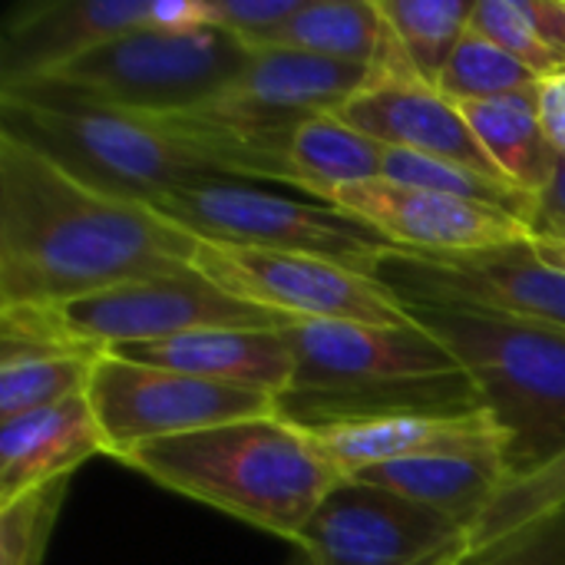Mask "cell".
Wrapping results in <instances>:
<instances>
[{"label": "cell", "instance_id": "6da1fadb", "mask_svg": "<svg viewBox=\"0 0 565 565\" xmlns=\"http://www.w3.org/2000/svg\"><path fill=\"white\" fill-rule=\"evenodd\" d=\"M195 235L146 202L83 185L0 132V308L66 305L192 271Z\"/></svg>", "mask_w": 565, "mask_h": 565}, {"label": "cell", "instance_id": "7a4b0ae2", "mask_svg": "<svg viewBox=\"0 0 565 565\" xmlns=\"http://www.w3.org/2000/svg\"><path fill=\"white\" fill-rule=\"evenodd\" d=\"M119 463L288 543L298 540L324 497L348 480L281 414L139 444Z\"/></svg>", "mask_w": 565, "mask_h": 565}, {"label": "cell", "instance_id": "3957f363", "mask_svg": "<svg viewBox=\"0 0 565 565\" xmlns=\"http://www.w3.org/2000/svg\"><path fill=\"white\" fill-rule=\"evenodd\" d=\"M463 367L507 434V483L565 450V331L487 311L404 305Z\"/></svg>", "mask_w": 565, "mask_h": 565}, {"label": "cell", "instance_id": "277c9868", "mask_svg": "<svg viewBox=\"0 0 565 565\" xmlns=\"http://www.w3.org/2000/svg\"><path fill=\"white\" fill-rule=\"evenodd\" d=\"M0 132L106 195L152 202L172 189L225 179L166 116L0 96Z\"/></svg>", "mask_w": 565, "mask_h": 565}, {"label": "cell", "instance_id": "5b68a950", "mask_svg": "<svg viewBox=\"0 0 565 565\" xmlns=\"http://www.w3.org/2000/svg\"><path fill=\"white\" fill-rule=\"evenodd\" d=\"M252 50L215 26L132 30L63 70L3 89L30 103L106 106L142 116H182L222 96L248 66Z\"/></svg>", "mask_w": 565, "mask_h": 565}, {"label": "cell", "instance_id": "8992f818", "mask_svg": "<svg viewBox=\"0 0 565 565\" xmlns=\"http://www.w3.org/2000/svg\"><path fill=\"white\" fill-rule=\"evenodd\" d=\"M288 321L232 298L195 268L116 285L50 308H0V338H33L106 354L222 328H285Z\"/></svg>", "mask_w": 565, "mask_h": 565}, {"label": "cell", "instance_id": "52a82bcc", "mask_svg": "<svg viewBox=\"0 0 565 565\" xmlns=\"http://www.w3.org/2000/svg\"><path fill=\"white\" fill-rule=\"evenodd\" d=\"M149 205L182 232L205 242L318 255L364 275L387 248H394L374 228L341 209L301 202L232 179L172 189Z\"/></svg>", "mask_w": 565, "mask_h": 565}, {"label": "cell", "instance_id": "ba28073f", "mask_svg": "<svg viewBox=\"0 0 565 565\" xmlns=\"http://www.w3.org/2000/svg\"><path fill=\"white\" fill-rule=\"evenodd\" d=\"M404 305H444L565 331V271L530 242L477 252L387 248L367 271Z\"/></svg>", "mask_w": 565, "mask_h": 565}, {"label": "cell", "instance_id": "9c48e42d", "mask_svg": "<svg viewBox=\"0 0 565 565\" xmlns=\"http://www.w3.org/2000/svg\"><path fill=\"white\" fill-rule=\"evenodd\" d=\"M192 268L232 298L265 308L285 321L411 324V315L394 291L331 258L195 238Z\"/></svg>", "mask_w": 565, "mask_h": 565}, {"label": "cell", "instance_id": "30bf717a", "mask_svg": "<svg viewBox=\"0 0 565 565\" xmlns=\"http://www.w3.org/2000/svg\"><path fill=\"white\" fill-rule=\"evenodd\" d=\"M86 397L106 437V457L113 460L139 444L278 414V397L271 394L146 367L113 354L99 358Z\"/></svg>", "mask_w": 565, "mask_h": 565}, {"label": "cell", "instance_id": "8fae6325", "mask_svg": "<svg viewBox=\"0 0 565 565\" xmlns=\"http://www.w3.org/2000/svg\"><path fill=\"white\" fill-rule=\"evenodd\" d=\"M467 530L401 493L341 480L295 546L308 565H454Z\"/></svg>", "mask_w": 565, "mask_h": 565}, {"label": "cell", "instance_id": "7c38bea8", "mask_svg": "<svg viewBox=\"0 0 565 565\" xmlns=\"http://www.w3.org/2000/svg\"><path fill=\"white\" fill-rule=\"evenodd\" d=\"M281 334L295 354V384L288 394L377 391L463 374L454 354L414 321L397 328L358 321H288Z\"/></svg>", "mask_w": 565, "mask_h": 565}, {"label": "cell", "instance_id": "4fadbf2b", "mask_svg": "<svg viewBox=\"0 0 565 565\" xmlns=\"http://www.w3.org/2000/svg\"><path fill=\"white\" fill-rule=\"evenodd\" d=\"M318 202L354 215L387 245L407 252H477L533 238L530 225L507 209L430 189H411L387 179L338 185Z\"/></svg>", "mask_w": 565, "mask_h": 565}, {"label": "cell", "instance_id": "5bb4252c", "mask_svg": "<svg viewBox=\"0 0 565 565\" xmlns=\"http://www.w3.org/2000/svg\"><path fill=\"white\" fill-rule=\"evenodd\" d=\"M381 146L437 156L473 172L510 182L480 146L463 109L427 83L411 63L374 70V83L334 113Z\"/></svg>", "mask_w": 565, "mask_h": 565}, {"label": "cell", "instance_id": "9a60e30c", "mask_svg": "<svg viewBox=\"0 0 565 565\" xmlns=\"http://www.w3.org/2000/svg\"><path fill=\"white\" fill-rule=\"evenodd\" d=\"M371 83L374 66L285 46H262L252 50L248 66L222 96L192 113L235 126L298 122L315 113H338Z\"/></svg>", "mask_w": 565, "mask_h": 565}, {"label": "cell", "instance_id": "2e32d148", "mask_svg": "<svg viewBox=\"0 0 565 565\" xmlns=\"http://www.w3.org/2000/svg\"><path fill=\"white\" fill-rule=\"evenodd\" d=\"M152 0H43L17 7L0 33V93L43 79L89 50L149 30Z\"/></svg>", "mask_w": 565, "mask_h": 565}, {"label": "cell", "instance_id": "e0dca14e", "mask_svg": "<svg viewBox=\"0 0 565 565\" xmlns=\"http://www.w3.org/2000/svg\"><path fill=\"white\" fill-rule=\"evenodd\" d=\"M301 430L341 470V477L454 450H503L507 457V434L487 407L463 414H387Z\"/></svg>", "mask_w": 565, "mask_h": 565}, {"label": "cell", "instance_id": "ac0fdd59", "mask_svg": "<svg viewBox=\"0 0 565 565\" xmlns=\"http://www.w3.org/2000/svg\"><path fill=\"white\" fill-rule=\"evenodd\" d=\"M119 361L192 374L202 381L245 387L271 397H285L295 384V354L281 328H222L195 331L152 344H129L106 351Z\"/></svg>", "mask_w": 565, "mask_h": 565}, {"label": "cell", "instance_id": "d6986e66", "mask_svg": "<svg viewBox=\"0 0 565 565\" xmlns=\"http://www.w3.org/2000/svg\"><path fill=\"white\" fill-rule=\"evenodd\" d=\"M109 454L89 397L0 420V510Z\"/></svg>", "mask_w": 565, "mask_h": 565}, {"label": "cell", "instance_id": "ffe728a7", "mask_svg": "<svg viewBox=\"0 0 565 565\" xmlns=\"http://www.w3.org/2000/svg\"><path fill=\"white\" fill-rule=\"evenodd\" d=\"M351 480L401 493L470 530L507 483L503 450H454L371 467Z\"/></svg>", "mask_w": 565, "mask_h": 565}, {"label": "cell", "instance_id": "44dd1931", "mask_svg": "<svg viewBox=\"0 0 565 565\" xmlns=\"http://www.w3.org/2000/svg\"><path fill=\"white\" fill-rule=\"evenodd\" d=\"M262 46L377 66L394 46V30L387 26L377 0H305L298 13L285 20Z\"/></svg>", "mask_w": 565, "mask_h": 565}, {"label": "cell", "instance_id": "7402d4cb", "mask_svg": "<svg viewBox=\"0 0 565 565\" xmlns=\"http://www.w3.org/2000/svg\"><path fill=\"white\" fill-rule=\"evenodd\" d=\"M103 354L33 338H0V420L86 397Z\"/></svg>", "mask_w": 565, "mask_h": 565}, {"label": "cell", "instance_id": "603a6c76", "mask_svg": "<svg viewBox=\"0 0 565 565\" xmlns=\"http://www.w3.org/2000/svg\"><path fill=\"white\" fill-rule=\"evenodd\" d=\"M497 169L530 195H540L556 172V149L540 116V89L460 106Z\"/></svg>", "mask_w": 565, "mask_h": 565}, {"label": "cell", "instance_id": "cb8c5ba5", "mask_svg": "<svg viewBox=\"0 0 565 565\" xmlns=\"http://www.w3.org/2000/svg\"><path fill=\"white\" fill-rule=\"evenodd\" d=\"M288 162L291 185L318 202L328 189L381 179L384 146L358 132L334 113H315L298 122Z\"/></svg>", "mask_w": 565, "mask_h": 565}, {"label": "cell", "instance_id": "d4e9b609", "mask_svg": "<svg viewBox=\"0 0 565 565\" xmlns=\"http://www.w3.org/2000/svg\"><path fill=\"white\" fill-rule=\"evenodd\" d=\"M407 60L427 83H440L454 50L470 30L473 0H377Z\"/></svg>", "mask_w": 565, "mask_h": 565}, {"label": "cell", "instance_id": "484cf974", "mask_svg": "<svg viewBox=\"0 0 565 565\" xmlns=\"http://www.w3.org/2000/svg\"><path fill=\"white\" fill-rule=\"evenodd\" d=\"M540 86H543V79L530 66H523L516 56H510L507 50L490 43L477 30H467V36L454 50V56L437 83V89L447 99H454L457 106L516 96V93H536Z\"/></svg>", "mask_w": 565, "mask_h": 565}, {"label": "cell", "instance_id": "4316f807", "mask_svg": "<svg viewBox=\"0 0 565 565\" xmlns=\"http://www.w3.org/2000/svg\"><path fill=\"white\" fill-rule=\"evenodd\" d=\"M556 510H565V450L550 463L536 467L526 477L503 483L493 503L480 513V520L467 530L463 556L493 546L497 540L516 533L526 523H536Z\"/></svg>", "mask_w": 565, "mask_h": 565}, {"label": "cell", "instance_id": "83f0119b", "mask_svg": "<svg viewBox=\"0 0 565 565\" xmlns=\"http://www.w3.org/2000/svg\"><path fill=\"white\" fill-rule=\"evenodd\" d=\"M470 30H477L500 50L516 56L543 83L565 73V53L540 33V26L533 23L526 10V0H480L473 10Z\"/></svg>", "mask_w": 565, "mask_h": 565}, {"label": "cell", "instance_id": "f1b7e54d", "mask_svg": "<svg viewBox=\"0 0 565 565\" xmlns=\"http://www.w3.org/2000/svg\"><path fill=\"white\" fill-rule=\"evenodd\" d=\"M70 477L0 510V565H43Z\"/></svg>", "mask_w": 565, "mask_h": 565}, {"label": "cell", "instance_id": "f546056e", "mask_svg": "<svg viewBox=\"0 0 565 565\" xmlns=\"http://www.w3.org/2000/svg\"><path fill=\"white\" fill-rule=\"evenodd\" d=\"M454 565H565V510H556Z\"/></svg>", "mask_w": 565, "mask_h": 565}, {"label": "cell", "instance_id": "4dcf8cb0", "mask_svg": "<svg viewBox=\"0 0 565 565\" xmlns=\"http://www.w3.org/2000/svg\"><path fill=\"white\" fill-rule=\"evenodd\" d=\"M305 0H202L205 26L238 36L248 50L262 46Z\"/></svg>", "mask_w": 565, "mask_h": 565}, {"label": "cell", "instance_id": "1f68e13d", "mask_svg": "<svg viewBox=\"0 0 565 565\" xmlns=\"http://www.w3.org/2000/svg\"><path fill=\"white\" fill-rule=\"evenodd\" d=\"M530 232L536 242H565V159L559 156L553 179L540 195H533Z\"/></svg>", "mask_w": 565, "mask_h": 565}, {"label": "cell", "instance_id": "d6a6232c", "mask_svg": "<svg viewBox=\"0 0 565 565\" xmlns=\"http://www.w3.org/2000/svg\"><path fill=\"white\" fill-rule=\"evenodd\" d=\"M540 116L550 146L556 149V156L565 159V73L540 86Z\"/></svg>", "mask_w": 565, "mask_h": 565}, {"label": "cell", "instance_id": "836d02e7", "mask_svg": "<svg viewBox=\"0 0 565 565\" xmlns=\"http://www.w3.org/2000/svg\"><path fill=\"white\" fill-rule=\"evenodd\" d=\"M533 245H536V252H540L553 268L565 271V242H536V238H533Z\"/></svg>", "mask_w": 565, "mask_h": 565}]
</instances>
